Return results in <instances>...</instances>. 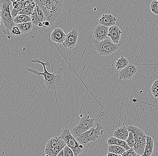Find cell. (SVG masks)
I'll list each match as a JSON object with an SVG mask.
<instances>
[{
    "mask_svg": "<svg viewBox=\"0 0 158 156\" xmlns=\"http://www.w3.org/2000/svg\"><path fill=\"white\" fill-rule=\"evenodd\" d=\"M106 156H118V155L115 154H113V153H110L108 152Z\"/></svg>",
    "mask_w": 158,
    "mask_h": 156,
    "instance_id": "cell-34",
    "label": "cell"
},
{
    "mask_svg": "<svg viewBox=\"0 0 158 156\" xmlns=\"http://www.w3.org/2000/svg\"><path fill=\"white\" fill-rule=\"evenodd\" d=\"M117 19L114 16L110 14H104L99 19V23L107 27L115 25Z\"/></svg>",
    "mask_w": 158,
    "mask_h": 156,
    "instance_id": "cell-17",
    "label": "cell"
},
{
    "mask_svg": "<svg viewBox=\"0 0 158 156\" xmlns=\"http://www.w3.org/2000/svg\"><path fill=\"white\" fill-rule=\"evenodd\" d=\"M109 27L99 24L94 30L93 37L96 41H101L106 39L108 36Z\"/></svg>",
    "mask_w": 158,
    "mask_h": 156,
    "instance_id": "cell-13",
    "label": "cell"
},
{
    "mask_svg": "<svg viewBox=\"0 0 158 156\" xmlns=\"http://www.w3.org/2000/svg\"><path fill=\"white\" fill-rule=\"evenodd\" d=\"M107 144L108 146L110 145H116L121 146L124 148L126 150H128L130 149L127 145L126 141L119 140L114 136L108 138L107 141Z\"/></svg>",
    "mask_w": 158,
    "mask_h": 156,
    "instance_id": "cell-20",
    "label": "cell"
},
{
    "mask_svg": "<svg viewBox=\"0 0 158 156\" xmlns=\"http://www.w3.org/2000/svg\"><path fill=\"white\" fill-rule=\"evenodd\" d=\"M30 17L32 24L39 27H43L42 23L46 19L43 11L37 5Z\"/></svg>",
    "mask_w": 158,
    "mask_h": 156,
    "instance_id": "cell-12",
    "label": "cell"
},
{
    "mask_svg": "<svg viewBox=\"0 0 158 156\" xmlns=\"http://www.w3.org/2000/svg\"><path fill=\"white\" fill-rule=\"evenodd\" d=\"M66 144L64 140L58 137L50 138L45 144L44 152L49 156H56L64 149Z\"/></svg>",
    "mask_w": 158,
    "mask_h": 156,
    "instance_id": "cell-8",
    "label": "cell"
},
{
    "mask_svg": "<svg viewBox=\"0 0 158 156\" xmlns=\"http://www.w3.org/2000/svg\"><path fill=\"white\" fill-rule=\"evenodd\" d=\"M1 10H2V1H0V14H1Z\"/></svg>",
    "mask_w": 158,
    "mask_h": 156,
    "instance_id": "cell-36",
    "label": "cell"
},
{
    "mask_svg": "<svg viewBox=\"0 0 158 156\" xmlns=\"http://www.w3.org/2000/svg\"><path fill=\"white\" fill-rule=\"evenodd\" d=\"M36 5L41 9L45 16L46 21L51 25L60 15L64 6L62 0H35Z\"/></svg>",
    "mask_w": 158,
    "mask_h": 156,
    "instance_id": "cell-2",
    "label": "cell"
},
{
    "mask_svg": "<svg viewBox=\"0 0 158 156\" xmlns=\"http://www.w3.org/2000/svg\"><path fill=\"white\" fill-rule=\"evenodd\" d=\"M59 137L64 140L66 145L73 150L74 156H78L81 154L84 149V145L77 141L71 133L69 127L66 126L64 128Z\"/></svg>",
    "mask_w": 158,
    "mask_h": 156,
    "instance_id": "cell-5",
    "label": "cell"
},
{
    "mask_svg": "<svg viewBox=\"0 0 158 156\" xmlns=\"http://www.w3.org/2000/svg\"><path fill=\"white\" fill-rule=\"evenodd\" d=\"M122 156H138V154L133 149H130L126 150L122 154Z\"/></svg>",
    "mask_w": 158,
    "mask_h": 156,
    "instance_id": "cell-29",
    "label": "cell"
},
{
    "mask_svg": "<svg viewBox=\"0 0 158 156\" xmlns=\"http://www.w3.org/2000/svg\"><path fill=\"white\" fill-rule=\"evenodd\" d=\"M36 7V4L34 1H32L31 3L28 5L25 6L20 11L19 14L24 15L30 17L33 13Z\"/></svg>",
    "mask_w": 158,
    "mask_h": 156,
    "instance_id": "cell-22",
    "label": "cell"
},
{
    "mask_svg": "<svg viewBox=\"0 0 158 156\" xmlns=\"http://www.w3.org/2000/svg\"><path fill=\"white\" fill-rule=\"evenodd\" d=\"M56 156H64V149L62 150L61 151H60Z\"/></svg>",
    "mask_w": 158,
    "mask_h": 156,
    "instance_id": "cell-33",
    "label": "cell"
},
{
    "mask_svg": "<svg viewBox=\"0 0 158 156\" xmlns=\"http://www.w3.org/2000/svg\"><path fill=\"white\" fill-rule=\"evenodd\" d=\"M64 156H74L73 152L67 146H65L64 149Z\"/></svg>",
    "mask_w": 158,
    "mask_h": 156,
    "instance_id": "cell-31",
    "label": "cell"
},
{
    "mask_svg": "<svg viewBox=\"0 0 158 156\" xmlns=\"http://www.w3.org/2000/svg\"><path fill=\"white\" fill-rule=\"evenodd\" d=\"M11 33V35H12L13 36H20L22 34L21 32L19 30V27L16 25L13 27Z\"/></svg>",
    "mask_w": 158,
    "mask_h": 156,
    "instance_id": "cell-30",
    "label": "cell"
},
{
    "mask_svg": "<svg viewBox=\"0 0 158 156\" xmlns=\"http://www.w3.org/2000/svg\"><path fill=\"white\" fill-rule=\"evenodd\" d=\"M11 5V1L10 0H2V10L0 15L3 24L5 27V29L3 30V32L9 39L13 36L11 32L13 27L15 26L10 9Z\"/></svg>",
    "mask_w": 158,
    "mask_h": 156,
    "instance_id": "cell-3",
    "label": "cell"
},
{
    "mask_svg": "<svg viewBox=\"0 0 158 156\" xmlns=\"http://www.w3.org/2000/svg\"><path fill=\"white\" fill-rule=\"evenodd\" d=\"M49 156V155H48V154H45V156Z\"/></svg>",
    "mask_w": 158,
    "mask_h": 156,
    "instance_id": "cell-37",
    "label": "cell"
},
{
    "mask_svg": "<svg viewBox=\"0 0 158 156\" xmlns=\"http://www.w3.org/2000/svg\"><path fill=\"white\" fill-rule=\"evenodd\" d=\"M125 141L130 149H133L135 145V141L133 133L132 132H129L128 139Z\"/></svg>",
    "mask_w": 158,
    "mask_h": 156,
    "instance_id": "cell-26",
    "label": "cell"
},
{
    "mask_svg": "<svg viewBox=\"0 0 158 156\" xmlns=\"http://www.w3.org/2000/svg\"><path fill=\"white\" fill-rule=\"evenodd\" d=\"M66 37V34L64 30L59 27L54 29L50 35V38L52 41L59 44H63Z\"/></svg>",
    "mask_w": 158,
    "mask_h": 156,
    "instance_id": "cell-16",
    "label": "cell"
},
{
    "mask_svg": "<svg viewBox=\"0 0 158 156\" xmlns=\"http://www.w3.org/2000/svg\"><path fill=\"white\" fill-rule=\"evenodd\" d=\"M32 24V23L30 22L20 24H15V25L19 27L22 33H29L32 30L33 27Z\"/></svg>",
    "mask_w": 158,
    "mask_h": 156,
    "instance_id": "cell-23",
    "label": "cell"
},
{
    "mask_svg": "<svg viewBox=\"0 0 158 156\" xmlns=\"http://www.w3.org/2000/svg\"><path fill=\"white\" fill-rule=\"evenodd\" d=\"M15 23V24L25 23L30 22L31 19L28 16L24 15L19 14L14 19Z\"/></svg>",
    "mask_w": 158,
    "mask_h": 156,
    "instance_id": "cell-25",
    "label": "cell"
},
{
    "mask_svg": "<svg viewBox=\"0 0 158 156\" xmlns=\"http://www.w3.org/2000/svg\"><path fill=\"white\" fill-rule=\"evenodd\" d=\"M137 71L138 69L136 66L134 64L129 63L128 65L119 72L118 78L120 80H129L133 78Z\"/></svg>",
    "mask_w": 158,
    "mask_h": 156,
    "instance_id": "cell-11",
    "label": "cell"
},
{
    "mask_svg": "<svg viewBox=\"0 0 158 156\" xmlns=\"http://www.w3.org/2000/svg\"><path fill=\"white\" fill-rule=\"evenodd\" d=\"M151 92L155 98H158V79L154 82L151 89Z\"/></svg>",
    "mask_w": 158,
    "mask_h": 156,
    "instance_id": "cell-27",
    "label": "cell"
},
{
    "mask_svg": "<svg viewBox=\"0 0 158 156\" xmlns=\"http://www.w3.org/2000/svg\"><path fill=\"white\" fill-rule=\"evenodd\" d=\"M104 130L105 128L102 124L100 122H97L95 126L91 128L89 131L79 135L75 138L80 144L86 145L89 142H94L98 139L100 136L103 135Z\"/></svg>",
    "mask_w": 158,
    "mask_h": 156,
    "instance_id": "cell-4",
    "label": "cell"
},
{
    "mask_svg": "<svg viewBox=\"0 0 158 156\" xmlns=\"http://www.w3.org/2000/svg\"><path fill=\"white\" fill-rule=\"evenodd\" d=\"M128 132H132L135 141V145L133 150L136 154L139 155H142L144 154L146 145V136L142 129L137 126H129L127 127Z\"/></svg>",
    "mask_w": 158,
    "mask_h": 156,
    "instance_id": "cell-6",
    "label": "cell"
},
{
    "mask_svg": "<svg viewBox=\"0 0 158 156\" xmlns=\"http://www.w3.org/2000/svg\"><path fill=\"white\" fill-rule=\"evenodd\" d=\"M95 121V118H90L89 115L81 116L77 125L73 129V136L76 138L79 135L89 131L91 128L94 126V122Z\"/></svg>",
    "mask_w": 158,
    "mask_h": 156,
    "instance_id": "cell-9",
    "label": "cell"
},
{
    "mask_svg": "<svg viewBox=\"0 0 158 156\" xmlns=\"http://www.w3.org/2000/svg\"><path fill=\"white\" fill-rule=\"evenodd\" d=\"M154 141L151 136H147L146 145L144 154L142 155H138V156H151L154 152Z\"/></svg>",
    "mask_w": 158,
    "mask_h": 156,
    "instance_id": "cell-19",
    "label": "cell"
},
{
    "mask_svg": "<svg viewBox=\"0 0 158 156\" xmlns=\"http://www.w3.org/2000/svg\"><path fill=\"white\" fill-rule=\"evenodd\" d=\"M126 151L123 147L116 145H109L108 147V152L118 155H122V154Z\"/></svg>",
    "mask_w": 158,
    "mask_h": 156,
    "instance_id": "cell-24",
    "label": "cell"
},
{
    "mask_svg": "<svg viewBox=\"0 0 158 156\" xmlns=\"http://www.w3.org/2000/svg\"><path fill=\"white\" fill-rule=\"evenodd\" d=\"M31 62L41 64L44 68V72L40 73L33 69L28 68H27L26 70L38 77L40 76H43L44 78V83L49 90L55 91L61 87L63 84V79L61 75L60 74L55 73H50L46 69V66H49L50 65L49 62L48 61L43 62L38 59L32 60L31 61Z\"/></svg>",
    "mask_w": 158,
    "mask_h": 156,
    "instance_id": "cell-1",
    "label": "cell"
},
{
    "mask_svg": "<svg viewBox=\"0 0 158 156\" xmlns=\"http://www.w3.org/2000/svg\"><path fill=\"white\" fill-rule=\"evenodd\" d=\"M12 2V6L13 9L11 11L12 16L14 19L18 15L20 11L25 6L29 4L31 1L30 0L27 1H11Z\"/></svg>",
    "mask_w": 158,
    "mask_h": 156,
    "instance_id": "cell-14",
    "label": "cell"
},
{
    "mask_svg": "<svg viewBox=\"0 0 158 156\" xmlns=\"http://www.w3.org/2000/svg\"><path fill=\"white\" fill-rule=\"evenodd\" d=\"M122 32L117 25H114L109 28L108 36L114 44L118 43Z\"/></svg>",
    "mask_w": 158,
    "mask_h": 156,
    "instance_id": "cell-15",
    "label": "cell"
},
{
    "mask_svg": "<svg viewBox=\"0 0 158 156\" xmlns=\"http://www.w3.org/2000/svg\"><path fill=\"white\" fill-rule=\"evenodd\" d=\"M157 1H158V0H157Z\"/></svg>",
    "mask_w": 158,
    "mask_h": 156,
    "instance_id": "cell-39",
    "label": "cell"
},
{
    "mask_svg": "<svg viewBox=\"0 0 158 156\" xmlns=\"http://www.w3.org/2000/svg\"><path fill=\"white\" fill-rule=\"evenodd\" d=\"M95 49L101 56H109L118 49V45L114 44L108 37L101 41H94Z\"/></svg>",
    "mask_w": 158,
    "mask_h": 156,
    "instance_id": "cell-7",
    "label": "cell"
},
{
    "mask_svg": "<svg viewBox=\"0 0 158 156\" xmlns=\"http://www.w3.org/2000/svg\"><path fill=\"white\" fill-rule=\"evenodd\" d=\"M129 132L127 127L122 126L115 129L113 132V136L122 141H126L128 139Z\"/></svg>",
    "mask_w": 158,
    "mask_h": 156,
    "instance_id": "cell-18",
    "label": "cell"
},
{
    "mask_svg": "<svg viewBox=\"0 0 158 156\" xmlns=\"http://www.w3.org/2000/svg\"><path fill=\"white\" fill-rule=\"evenodd\" d=\"M79 32L77 28H73L66 34V37L63 45L65 48L73 49L77 45L78 39Z\"/></svg>",
    "mask_w": 158,
    "mask_h": 156,
    "instance_id": "cell-10",
    "label": "cell"
},
{
    "mask_svg": "<svg viewBox=\"0 0 158 156\" xmlns=\"http://www.w3.org/2000/svg\"><path fill=\"white\" fill-rule=\"evenodd\" d=\"M42 25H43V27H45V28H48V27L51 26V24L49 21L45 20L42 23Z\"/></svg>",
    "mask_w": 158,
    "mask_h": 156,
    "instance_id": "cell-32",
    "label": "cell"
},
{
    "mask_svg": "<svg viewBox=\"0 0 158 156\" xmlns=\"http://www.w3.org/2000/svg\"><path fill=\"white\" fill-rule=\"evenodd\" d=\"M118 156H122L121 155H118Z\"/></svg>",
    "mask_w": 158,
    "mask_h": 156,
    "instance_id": "cell-38",
    "label": "cell"
},
{
    "mask_svg": "<svg viewBox=\"0 0 158 156\" xmlns=\"http://www.w3.org/2000/svg\"><path fill=\"white\" fill-rule=\"evenodd\" d=\"M129 64L128 59L123 56H121L116 60L114 63V65L117 70L120 71L125 68Z\"/></svg>",
    "mask_w": 158,
    "mask_h": 156,
    "instance_id": "cell-21",
    "label": "cell"
},
{
    "mask_svg": "<svg viewBox=\"0 0 158 156\" xmlns=\"http://www.w3.org/2000/svg\"><path fill=\"white\" fill-rule=\"evenodd\" d=\"M151 11L154 14L158 15V1L157 0H154L151 2L150 6Z\"/></svg>",
    "mask_w": 158,
    "mask_h": 156,
    "instance_id": "cell-28",
    "label": "cell"
},
{
    "mask_svg": "<svg viewBox=\"0 0 158 156\" xmlns=\"http://www.w3.org/2000/svg\"><path fill=\"white\" fill-rule=\"evenodd\" d=\"M2 24L3 23L2 22V17H1V15H0V27L2 26Z\"/></svg>",
    "mask_w": 158,
    "mask_h": 156,
    "instance_id": "cell-35",
    "label": "cell"
}]
</instances>
